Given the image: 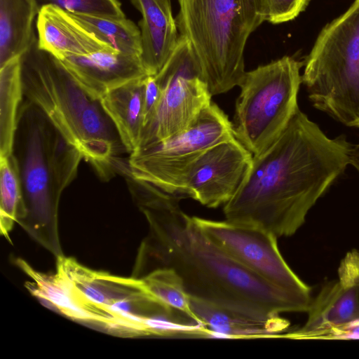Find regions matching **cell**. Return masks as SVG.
Returning a JSON list of instances; mask_svg holds the SVG:
<instances>
[{"label": "cell", "instance_id": "1", "mask_svg": "<svg viewBox=\"0 0 359 359\" xmlns=\"http://www.w3.org/2000/svg\"><path fill=\"white\" fill-rule=\"evenodd\" d=\"M129 191L149 224L133 277L172 269L190 298L259 320L307 312L311 295L276 287L241 265L203 233L194 217L181 210L180 198L144 182L133 184Z\"/></svg>", "mask_w": 359, "mask_h": 359}, {"label": "cell", "instance_id": "2", "mask_svg": "<svg viewBox=\"0 0 359 359\" xmlns=\"http://www.w3.org/2000/svg\"><path fill=\"white\" fill-rule=\"evenodd\" d=\"M352 145L327 137L299 108L280 136L253 156L235 195L224 205L226 221L291 236L317 201L350 164Z\"/></svg>", "mask_w": 359, "mask_h": 359}, {"label": "cell", "instance_id": "3", "mask_svg": "<svg viewBox=\"0 0 359 359\" xmlns=\"http://www.w3.org/2000/svg\"><path fill=\"white\" fill-rule=\"evenodd\" d=\"M20 63L25 98L81 152L102 180L121 173L125 162L119 154L126 151L100 100L87 93L60 60L39 48L36 36Z\"/></svg>", "mask_w": 359, "mask_h": 359}, {"label": "cell", "instance_id": "4", "mask_svg": "<svg viewBox=\"0 0 359 359\" xmlns=\"http://www.w3.org/2000/svg\"><path fill=\"white\" fill-rule=\"evenodd\" d=\"M12 155L22 189L18 223L56 258L63 255L58 207L63 191L76 177L81 152L34 104L24 98L18 112Z\"/></svg>", "mask_w": 359, "mask_h": 359}, {"label": "cell", "instance_id": "5", "mask_svg": "<svg viewBox=\"0 0 359 359\" xmlns=\"http://www.w3.org/2000/svg\"><path fill=\"white\" fill-rule=\"evenodd\" d=\"M175 18L198 59L212 96L240 85L244 50L251 34L267 20V0H178Z\"/></svg>", "mask_w": 359, "mask_h": 359}, {"label": "cell", "instance_id": "6", "mask_svg": "<svg viewBox=\"0 0 359 359\" xmlns=\"http://www.w3.org/2000/svg\"><path fill=\"white\" fill-rule=\"evenodd\" d=\"M302 82L316 109L359 128V0L322 29Z\"/></svg>", "mask_w": 359, "mask_h": 359}, {"label": "cell", "instance_id": "7", "mask_svg": "<svg viewBox=\"0 0 359 359\" xmlns=\"http://www.w3.org/2000/svg\"><path fill=\"white\" fill-rule=\"evenodd\" d=\"M302 63L284 56L245 72L235 107V137L257 156L284 132L299 109Z\"/></svg>", "mask_w": 359, "mask_h": 359}, {"label": "cell", "instance_id": "8", "mask_svg": "<svg viewBox=\"0 0 359 359\" xmlns=\"http://www.w3.org/2000/svg\"><path fill=\"white\" fill-rule=\"evenodd\" d=\"M235 137L233 123L214 102L205 107L184 130L129 154L127 170L135 179L185 198V175L206 150Z\"/></svg>", "mask_w": 359, "mask_h": 359}, {"label": "cell", "instance_id": "9", "mask_svg": "<svg viewBox=\"0 0 359 359\" xmlns=\"http://www.w3.org/2000/svg\"><path fill=\"white\" fill-rule=\"evenodd\" d=\"M154 76L161 89L160 100L135 150L184 130L212 102L201 65L183 36H179L173 53Z\"/></svg>", "mask_w": 359, "mask_h": 359}, {"label": "cell", "instance_id": "10", "mask_svg": "<svg viewBox=\"0 0 359 359\" xmlns=\"http://www.w3.org/2000/svg\"><path fill=\"white\" fill-rule=\"evenodd\" d=\"M203 233L231 258L279 289L311 295L283 257L273 233L257 227L194 217Z\"/></svg>", "mask_w": 359, "mask_h": 359}, {"label": "cell", "instance_id": "11", "mask_svg": "<svg viewBox=\"0 0 359 359\" xmlns=\"http://www.w3.org/2000/svg\"><path fill=\"white\" fill-rule=\"evenodd\" d=\"M253 155L236 137L206 150L187 170L183 184L184 198L208 208L224 205L242 184Z\"/></svg>", "mask_w": 359, "mask_h": 359}, {"label": "cell", "instance_id": "12", "mask_svg": "<svg viewBox=\"0 0 359 359\" xmlns=\"http://www.w3.org/2000/svg\"><path fill=\"white\" fill-rule=\"evenodd\" d=\"M304 325L284 334L293 339H311L320 332L359 319V250L346 253L338 278L326 283L311 300Z\"/></svg>", "mask_w": 359, "mask_h": 359}, {"label": "cell", "instance_id": "13", "mask_svg": "<svg viewBox=\"0 0 359 359\" xmlns=\"http://www.w3.org/2000/svg\"><path fill=\"white\" fill-rule=\"evenodd\" d=\"M60 61L81 87L99 100L110 90L148 76L140 56L114 49Z\"/></svg>", "mask_w": 359, "mask_h": 359}, {"label": "cell", "instance_id": "14", "mask_svg": "<svg viewBox=\"0 0 359 359\" xmlns=\"http://www.w3.org/2000/svg\"><path fill=\"white\" fill-rule=\"evenodd\" d=\"M15 264L29 278L25 283L29 292L46 306L55 309L66 316L79 321L99 325L115 332L117 321L109 312L83 299L60 273L48 275L34 269L22 259Z\"/></svg>", "mask_w": 359, "mask_h": 359}, {"label": "cell", "instance_id": "15", "mask_svg": "<svg viewBox=\"0 0 359 359\" xmlns=\"http://www.w3.org/2000/svg\"><path fill=\"white\" fill-rule=\"evenodd\" d=\"M36 17L39 48L60 60L114 49L57 6H43Z\"/></svg>", "mask_w": 359, "mask_h": 359}, {"label": "cell", "instance_id": "16", "mask_svg": "<svg viewBox=\"0 0 359 359\" xmlns=\"http://www.w3.org/2000/svg\"><path fill=\"white\" fill-rule=\"evenodd\" d=\"M142 15L138 22L142 60L148 75H156L173 53L179 36L170 0H130Z\"/></svg>", "mask_w": 359, "mask_h": 359}, {"label": "cell", "instance_id": "17", "mask_svg": "<svg viewBox=\"0 0 359 359\" xmlns=\"http://www.w3.org/2000/svg\"><path fill=\"white\" fill-rule=\"evenodd\" d=\"M56 267L57 272L64 276L83 299L107 312L118 301L147 290L141 278L121 277L95 271L64 255L57 257Z\"/></svg>", "mask_w": 359, "mask_h": 359}, {"label": "cell", "instance_id": "18", "mask_svg": "<svg viewBox=\"0 0 359 359\" xmlns=\"http://www.w3.org/2000/svg\"><path fill=\"white\" fill-rule=\"evenodd\" d=\"M145 77L110 90L100 99L129 154L137 148L144 128Z\"/></svg>", "mask_w": 359, "mask_h": 359}, {"label": "cell", "instance_id": "19", "mask_svg": "<svg viewBox=\"0 0 359 359\" xmlns=\"http://www.w3.org/2000/svg\"><path fill=\"white\" fill-rule=\"evenodd\" d=\"M191 310L196 319L210 332L231 337H257L273 336L284 331L289 322L280 316L263 320L217 307L189 297Z\"/></svg>", "mask_w": 359, "mask_h": 359}, {"label": "cell", "instance_id": "20", "mask_svg": "<svg viewBox=\"0 0 359 359\" xmlns=\"http://www.w3.org/2000/svg\"><path fill=\"white\" fill-rule=\"evenodd\" d=\"M39 11L35 0H0V67L29 48Z\"/></svg>", "mask_w": 359, "mask_h": 359}, {"label": "cell", "instance_id": "21", "mask_svg": "<svg viewBox=\"0 0 359 359\" xmlns=\"http://www.w3.org/2000/svg\"><path fill=\"white\" fill-rule=\"evenodd\" d=\"M25 98L20 57L0 67V157L12 155L18 112Z\"/></svg>", "mask_w": 359, "mask_h": 359}, {"label": "cell", "instance_id": "22", "mask_svg": "<svg viewBox=\"0 0 359 359\" xmlns=\"http://www.w3.org/2000/svg\"><path fill=\"white\" fill-rule=\"evenodd\" d=\"M71 15L84 27L114 49L141 57L140 30L130 19L126 17L112 18L84 14Z\"/></svg>", "mask_w": 359, "mask_h": 359}, {"label": "cell", "instance_id": "23", "mask_svg": "<svg viewBox=\"0 0 359 359\" xmlns=\"http://www.w3.org/2000/svg\"><path fill=\"white\" fill-rule=\"evenodd\" d=\"M22 209L21 184L18 167L11 155L0 157V229L8 238Z\"/></svg>", "mask_w": 359, "mask_h": 359}, {"label": "cell", "instance_id": "24", "mask_svg": "<svg viewBox=\"0 0 359 359\" xmlns=\"http://www.w3.org/2000/svg\"><path fill=\"white\" fill-rule=\"evenodd\" d=\"M141 279L148 291L159 301L198 320L191 310L189 297L182 281L173 270L156 269Z\"/></svg>", "mask_w": 359, "mask_h": 359}, {"label": "cell", "instance_id": "25", "mask_svg": "<svg viewBox=\"0 0 359 359\" xmlns=\"http://www.w3.org/2000/svg\"><path fill=\"white\" fill-rule=\"evenodd\" d=\"M39 11L44 6H57L70 14L104 18L126 17L118 0H35Z\"/></svg>", "mask_w": 359, "mask_h": 359}, {"label": "cell", "instance_id": "26", "mask_svg": "<svg viewBox=\"0 0 359 359\" xmlns=\"http://www.w3.org/2000/svg\"><path fill=\"white\" fill-rule=\"evenodd\" d=\"M310 0H267V21L280 24L294 19L307 6Z\"/></svg>", "mask_w": 359, "mask_h": 359}, {"label": "cell", "instance_id": "27", "mask_svg": "<svg viewBox=\"0 0 359 359\" xmlns=\"http://www.w3.org/2000/svg\"><path fill=\"white\" fill-rule=\"evenodd\" d=\"M161 97V89L154 76L148 75L144 81V126L153 115Z\"/></svg>", "mask_w": 359, "mask_h": 359}, {"label": "cell", "instance_id": "28", "mask_svg": "<svg viewBox=\"0 0 359 359\" xmlns=\"http://www.w3.org/2000/svg\"><path fill=\"white\" fill-rule=\"evenodd\" d=\"M359 319L314 334L311 339H358Z\"/></svg>", "mask_w": 359, "mask_h": 359}, {"label": "cell", "instance_id": "29", "mask_svg": "<svg viewBox=\"0 0 359 359\" xmlns=\"http://www.w3.org/2000/svg\"><path fill=\"white\" fill-rule=\"evenodd\" d=\"M350 165H353L359 172V142L352 145L350 153Z\"/></svg>", "mask_w": 359, "mask_h": 359}]
</instances>
